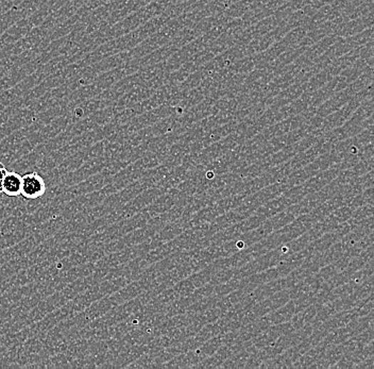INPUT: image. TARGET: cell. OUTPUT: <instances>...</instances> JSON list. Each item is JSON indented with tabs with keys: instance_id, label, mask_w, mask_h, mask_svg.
<instances>
[{
	"instance_id": "cell-1",
	"label": "cell",
	"mask_w": 374,
	"mask_h": 369,
	"mask_svg": "<svg viewBox=\"0 0 374 369\" xmlns=\"http://www.w3.org/2000/svg\"><path fill=\"white\" fill-rule=\"evenodd\" d=\"M46 193V183L40 173L33 171L21 176V195L26 199L41 198Z\"/></svg>"
},
{
	"instance_id": "cell-2",
	"label": "cell",
	"mask_w": 374,
	"mask_h": 369,
	"mask_svg": "<svg viewBox=\"0 0 374 369\" xmlns=\"http://www.w3.org/2000/svg\"><path fill=\"white\" fill-rule=\"evenodd\" d=\"M21 176L4 168L0 173V193L9 197L21 196Z\"/></svg>"
},
{
	"instance_id": "cell-3",
	"label": "cell",
	"mask_w": 374,
	"mask_h": 369,
	"mask_svg": "<svg viewBox=\"0 0 374 369\" xmlns=\"http://www.w3.org/2000/svg\"><path fill=\"white\" fill-rule=\"evenodd\" d=\"M4 168H6V167H4V165L2 164L1 162H0V173H1V171H4Z\"/></svg>"
}]
</instances>
